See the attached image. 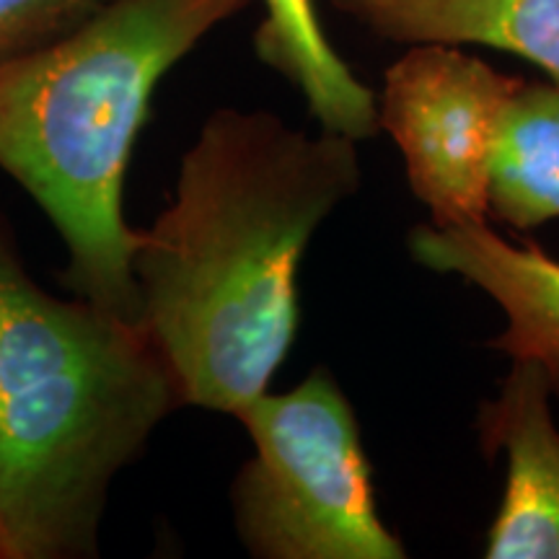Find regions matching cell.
Masks as SVG:
<instances>
[{"label": "cell", "mask_w": 559, "mask_h": 559, "mask_svg": "<svg viewBox=\"0 0 559 559\" xmlns=\"http://www.w3.org/2000/svg\"><path fill=\"white\" fill-rule=\"evenodd\" d=\"M251 0H115L81 29L0 62V171L66 247L62 288L138 321L124 179L160 79Z\"/></svg>", "instance_id": "3957f363"}, {"label": "cell", "mask_w": 559, "mask_h": 559, "mask_svg": "<svg viewBox=\"0 0 559 559\" xmlns=\"http://www.w3.org/2000/svg\"><path fill=\"white\" fill-rule=\"evenodd\" d=\"M360 181L358 140L270 111L207 117L132 251L138 321L181 404L236 417L267 391L298 332L304 251Z\"/></svg>", "instance_id": "6da1fadb"}, {"label": "cell", "mask_w": 559, "mask_h": 559, "mask_svg": "<svg viewBox=\"0 0 559 559\" xmlns=\"http://www.w3.org/2000/svg\"><path fill=\"white\" fill-rule=\"evenodd\" d=\"M181 407L135 319L41 288L0 213V559H94L115 479Z\"/></svg>", "instance_id": "7a4b0ae2"}, {"label": "cell", "mask_w": 559, "mask_h": 559, "mask_svg": "<svg viewBox=\"0 0 559 559\" xmlns=\"http://www.w3.org/2000/svg\"><path fill=\"white\" fill-rule=\"evenodd\" d=\"M551 396L539 362L513 358L498 396L479 407L481 451L508 459L506 495L485 542L489 559H559V430Z\"/></svg>", "instance_id": "8992f818"}, {"label": "cell", "mask_w": 559, "mask_h": 559, "mask_svg": "<svg viewBox=\"0 0 559 559\" xmlns=\"http://www.w3.org/2000/svg\"><path fill=\"white\" fill-rule=\"evenodd\" d=\"M400 45H479L534 62L559 86V0H332Z\"/></svg>", "instance_id": "ba28073f"}, {"label": "cell", "mask_w": 559, "mask_h": 559, "mask_svg": "<svg viewBox=\"0 0 559 559\" xmlns=\"http://www.w3.org/2000/svg\"><path fill=\"white\" fill-rule=\"evenodd\" d=\"M489 215L515 230L559 221V86L519 83L489 164Z\"/></svg>", "instance_id": "30bf717a"}, {"label": "cell", "mask_w": 559, "mask_h": 559, "mask_svg": "<svg viewBox=\"0 0 559 559\" xmlns=\"http://www.w3.org/2000/svg\"><path fill=\"white\" fill-rule=\"evenodd\" d=\"M409 251L423 267L456 275L485 290L508 326L487 345L539 362L559 396V262L536 243L515 247L487 226H417Z\"/></svg>", "instance_id": "52a82bcc"}, {"label": "cell", "mask_w": 559, "mask_h": 559, "mask_svg": "<svg viewBox=\"0 0 559 559\" xmlns=\"http://www.w3.org/2000/svg\"><path fill=\"white\" fill-rule=\"evenodd\" d=\"M254 52L309 104L321 130L366 140L376 135V91L366 86L326 39L313 0H262Z\"/></svg>", "instance_id": "9c48e42d"}, {"label": "cell", "mask_w": 559, "mask_h": 559, "mask_svg": "<svg viewBox=\"0 0 559 559\" xmlns=\"http://www.w3.org/2000/svg\"><path fill=\"white\" fill-rule=\"evenodd\" d=\"M519 83L456 45H409L386 70L376 120L402 151L432 226L487 223L495 138Z\"/></svg>", "instance_id": "5b68a950"}, {"label": "cell", "mask_w": 559, "mask_h": 559, "mask_svg": "<svg viewBox=\"0 0 559 559\" xmlns=\"http://www.w3.org/2000/svg\"><path fill=\"white\" fill-rule=\"evenodd\" d=\"M236 419L254 453L230 485L236 534L257 559H404L383 523L353 404L326 370Z\"/></svg>", "instance_id": "277c9868"}, {"label": "cell", "mask_w": 559, "mask_h": 559, "mask_svg": "<svg viewBox=\"0 0 559 559\" xmlns=\"http://www.w3.org/2000/svg\"><path fill=\"white\" fill-rule=\"evenodd\" d=\"M115 0H0V62L52 45Z\"/></svg>", "instance_id": "8fae6325"}]
</instances>
